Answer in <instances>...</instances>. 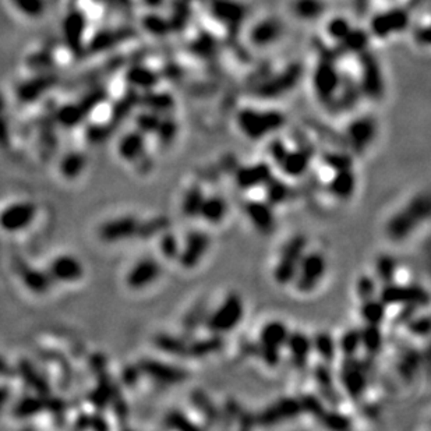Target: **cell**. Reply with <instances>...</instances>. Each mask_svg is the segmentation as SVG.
I'll use <instances>...</instances> for the list:
<instances>
[{"label": "cell", "instance_id": "obj_1", "mask_svg": "<svg viewBox=\"0 0 431 431\" xmlns=\"http://www.w3.org/2000/svg\"><path fill=\"white\" fill-rule=\"evenodd\" d=\"M431 201L427 194H418L399 210L386 224L385 233L393 242L407 239L430 215Z\"/></svg>", "mask_w": 431, "mask_h": 431}, {"label": "cell", "instance_id": "obj_2", "mask_svg": "<svg viewBox=\"0 0 431 431\" xmlns=\"http://www.w3.org/2000/svg\"><path fill=\"white\" fill-rule=\"evenodd\" d=\"M244 317V301L237 293H229L224 301L207 315L205 327L210 332L225 335L236 329Z\"/></svg>", "mask_w": 431, "mask_h": 431}, {"label": "cell", "instance_id": "obj_3", "mask_svg": "<svg viewBox=\"0 0 431 431\" xmlns=\"http://www.w3.org/2000/svg\"><path fill=\"white\" fill-rule=\"evenodd\" d=\"M290 331L282 321L274 320L267 322L258 336L257 354L268 367H276L281 361V352L286 345Z\"/></svg>", "mask_w": 431, "mask_h": 431}, {"label": "cell", "instance_id": "obj_4", "mask_svg": "<svg viewBox=\"0 0 431 431\" xmlns=\"http://www.w3.org/2000/svg\"><path fill=\"white\" fill-rule=\"evenodd\" d=\"M307 249V239L304 235L292 236L282 247L276 265L274 268V281L278 285L293 283L300 260Z\"/></svg>", "mask_w": 431, "mask_h": 431}, {"label": "cell", "instance_id": "obj_5", "mask_svg": "<svg viewBox=\"0 0 431 431\" xmlns=\"http://www.w3.org/2000/svg\"><path fill=\"white\" fill-rule=\"evenodd\" d=\"M386 307L391 306H412V307H423L428 304V292L417 283H396L389 282L384 283L381 289H378L377 295Z\"/></svg>", "mask_w": 431, "mask_h": 431}, {"label": "cell", "instance_id": "obj_6", "mask_svg": "<svg viewBox=\"0 0 431 431\" xmlns=\"http://www.w3.org/2000/svg\"><path fill=\"white\" fill-rule=\"evenodd\" d=\"M285 119L278 112L243 111L237 116L240 130L251 140H260L282 127Z\"/></svg>", "mask_w": 431, "mask_h": 431}, {"label": "cell", "instance_id": "obj_7", "mask_svg": "<svg viewBox=\"0 0 431 431\" xmlns=\"http://www.w3.org/2000/svg\"><path fill=\"white\" fill-rule=\"evenodd\" d=\"M327 272V258L320 251L304 253L297 267L296 278L293 281L297 292L306 295L311 293L322 281Z\"/></svg>", "mask_w": 431, "mask_h": 431}, {"label": "cell", "instance_id": "obj_8", "mask_svg": "<svg viewBox=\"0 0 431 431\" xmlns=\"http://www.w3.org/2000/svg\"><path fill=\"white\" fill-rule=\"evenodd\" d=\"M339 379L346 395L354 402H359L366 395L370 384L368 371L363 361L356 359V356L343 357L339 370Z\"/></svg>", "mask_w": 431, "mask_h": 431}, {"label": "cell", "instance_id": "obj_9", "mask_svg": "<svg viewBox=\"0 0 431 431\" xmlns=\"http://www.w3.org/2000/svg\"><path fill=\"white\" fill-rule=\"evenodd\" d=\"M301 406L299 398L285 396L272 402L264 407L260 413L254 414L256 425L260 427H274L282 423L290 421L301 414Z\"/></svg>", "mask_w": 431, "mask_h": 431}, {"label": "cell", "instance_id": "obj_10", "mask_svg": "<svg viewBox=\"0 0 431 431\" xmlns=\"http://www.w3.org/2000/svg\"><path fill=\"white\" fill-rule=\"evenodd\" d=\"M139 367L141 370V374L164 386L183 384L189 379L190 375L186 368L157 359H143Z\"/></svg>", "mask_w": 431, "mask_h": 431}, {"label": "cell", "instance_id": "obj_11", "mask_svg": "<svg viewBox=\"0 0 431 431\" xmlns=\"http://www.w3.org/2000/svg\"><path fill=\"white\" fill-rule=\"evenodd\" d=\"M211 239L205 232L191 230L185 237V242L180 244V251L178 261L185 269H194L205 257L210 250Z\"/></svg>", "mask_w": 431, "mask_h": 431}, {"label": "cell", "instance_id": "obj_12", "mask_svg": "<svg viewBox=\"0 0 431 431\" xmlns=\"http://www.w3.org/2000/svg\"><path fill=\"white\" fill-rule=\"evenodd\" d=\"M37 215V205L31 201H17L0 211V228L16 233L29 228Z\"/></svg>", "mask_w": 431, "mask_h": 431}, {"label": "cell", "instance_id": "obj_13", "mask_svg": "<svg viewBox=\"0 0 431 431\" xmlns=\"http://www.w3.org/2000/svg\"><path fill=\"white\" fill-rule=\"evenodd\" d=\"M162 267L157 258L144 257L139 260L127 272L126 283L133 290H141L159 279Z\"/></svg>", "mask_w": 431, "mask_h": 431}, {"label": "cell", "instance_id": "obj_14", "mask_svg": "<svg viewBox=\"0 0 431 431\" xmlns=\"http://www.w3.org/2000/svg\"><path fill=\"white\" fill-rule=\"evenodd\" d=\"M272 168L267 162L244 165L236 169L235 182L240 190H253L262 187L272 178Z\"/></svg>", "mask_w": 431, "mask_h": 431}, {"label": "cell", "instance_id": "obj_15", "mask_svg": "<svg viewBox=\"0 0 431 431\" xmlns=\"http://www.w3.org/2000/svg\"><path fill=\"white\" fill-rule=\"evenodd\" d=\"M87 20L83 12L72 9L63 20V38L73 54H80L84 49V34Z\"/></svg>", "mask_w": 431, "mask_h": 431}, {"label": "cell", "instance_id": "obj_16", "mask_svg": "<svg viewBox=\"0 0 431 431\" xmlns=\"http://www.w3.org/2000/svg\"><path fill=\"white\" fill-rule=\"evenodd\" d=\"M244 214L249 218L250 224L262 235H269L276 226L275 214L272 205L267 201L250 200L244 204Z\"/></svg>", "mask_w": 431, "mask_h": 431}, {"label": "cell", "instance_id": "obj_17", "mask_svg": "<svg viewBox=\"0 0 431 431\" xmlns=\"http://www.w3.org/2000/svg\"><path fill=\"white\" fill-rule=\"evenodd\" d=\"M139 226L140 222L136 217H122L105 222L100 229V237L107 243H118L136 236Z\"/></svg>", "mask_w": 431, "mask_h": 431}, {"label": "cell", "instance_id": "obj_18", "mask_svg": "<svg viewBox=\"0 0 431 431\" xmlns=\"http://www.w3.org/2000/svg\"><path fill=\"white\" fill-rule=\"evenodd\" d=\"M331 364L328 363H318L314 368H313V377L315 381V385L318 388L320 396L321 399L331 405L332 407H338L340 403V395L338 392L336 384H335V378L332 374V370L329 367Z\"/></svg>", "mask_w": 431, "mask_h": 431}, {"label": "cell", "instance_id": "obj_19", "mask_svg": "<svg viewBox=\"0 0 431 431\" xmlns=\"http://www.w3.org/2000/svg\"><path fill=\"white\" fill-rule=\"evenodd\" d=\"M49 275L55 281L76 282L83 278L84 267L77 257L70 254H62L51 262Z\"/></svg>", "mask_w": 431, "mask_h": 431}, {"label": "cell", "instance_id": "obj_20", "mask_svg": "<svg viewBox=\"0 0 431 431\" xmlns=\"http://www.w3.org/2000/svg\"><path fill=\"white\" fill-rule=\"evenodd\" d=\"M311 157L313 152L308 148L301 147L296 150H288L278 166L285 176L297 179L308 172L311 165Z\"/></svg>", "mask_w": 431, "mask_h": 431}, {"label": "cell", "instance_id": "obj_21", "mask_svg": "<svg viewBox=\"0 0 431 431\" xmlns=\"http://www.w3.org/2000/svg\"><path fill=\"white\" fill-rule=\"evenodd\" d=\"M290 360L293 363V366L297 370H303L310 359V354L313 352V345H311V338L308 335H306L304 332L296 331V332H290L286 340V345Z\"/></svg>", "mask_w": 431, "mask_h": 431}, {"label": "cell", "instance_id": "obj_22", "mask_svg": "<svg viewBox=\"0 0 431 431\" xmlns=\"http://www.w3.org/2000/svg\"><path fill=\"white\" fill-rule=\"evenodd\" d=\"M346 136H347V141L350 147L354 151L360 152L366 150L374 140L375 125L371 119H367V118L357 119L349 125Z\"/></svg>", "mask_w": 431, "mask_h": 431}, {"label": "cell", "instance_id": "obj_23", "mask_svg": "<svg viewBox=\"0 0 431 431\" xmlns=\"http://www.w3.org/2000/svg\"><path fill=\"white\" fill-rule=\"evenodd\" d=\"M356 185H357L356 175L350 168L332 172V176L327 185V190L334 198L339 201H346L354 194Z\"/></svg>", "mask_w": 431, "mask_h": 431}, {"label": "cell", "instance_id": "obj_24", "mask_svg": "<svg viewBox=\"0 0 431 431\" xmlns=\"http://www.w3.org/2000/svg\"><path fill=\"white\" fill-rule=\"evenodd\" d=\"M421 363H423L421 353L416 347L407 346L403 350H400L398 356L396 371L405 382H412L417 377L421 368Z\"/></svg>", "mask_w": 431, "mask_h": 431}, {"label": "cell", "instance_id": "obj_25", "mask_svg": "<svg viewBox=\"0 0 431 431\" xmlns=\"http://www.w3.org/2000/svg\"><path fill=\"white\" fill-rule=\"evenodd\" d=\"M224 346H225L224 335L210 332V336L200 338V339H189L187 357L203 359V357L221 352Z\"/></svg>", "mask_w": 431, "mask_h": 431}, {"label": "cell", "instance_id": "obj_26", "mask_svg": "<svg viewBox=\"0 0 431 431\" xmlns=\"http://www.w3.org/2000/svg\"><path fill=\"white\" fill-rule=\"evenodd\" d=\"M228 210V201L222 196H205L198 217L210 225H219L226 218Z\"/></svg>", "mask_w": 431, "mask_h": 431}, {"label": "cell", "instance_id": "obj_27", "mask_svg": "<svg viewBox=\"0 0 431 431\" xmlns=\"http://www.w3.org/2000/svg\"><path fill=\"white\" fill-rule=\"evenodd\" d=\"M55 81L56 79L52 75H41L38 77H34L19 87L17 98H20L23 102H33L44 93H47L51 87H54Z\"/></svg>", "mask_w": 431, "mask_h": 431}, {"label": "cell", "instance_id": "obj_28", "mask_svg": "<svg viewBox=\"0 0 431 431\" xmlns=\"http://www.w3.org/2000/svg\"><path fill=\"white\" fill-rule=\"evenodd\" d=\"M119 155L129 162L139 161L146 152V137L141 132H133L126 134L118 146Z\"/></svg>", "mask_w": 431, "mask_h": 431}, {"label": "cell", "instance_id": "obj_29", "mask_svg": "<svg viewBox=\"0 0 431 431\" xmlns=\"http://www.w3.org/2000/svg\"><path fill=\"white\" fill-rule=\"evenodd\" d=\"M190 402L207 423L215 424L219 421L221 409L215 405V402L204 389H194L190 393Z\"/></svg>", "mask_w": 431, "mask_h": 431}, {"label": "cell", "instance_id": "obj_30", "mask_svg": "<svg viewBox=\"0 0 431 431\" xmlns=\"http://www.w3.org/2000/svg\"><path fill=\"white\" fill-rule=\"evenodd\" d=\"M154 345L157 346V349L168 354H172L176 357H187L189 338L162 332L154 336Z\"/></svg>", "mask_w": 431, "mask_h": 431}, {"label": "cell", "instance_id": "obj_31", "mask_svg": "<svg viewBox=\"0 0 431 431\" xmlns=\"http://www.w3.org/2000/svg\"><path fill=\"white\" fill-rule=\"evenodd\" d=\"M311 345H313V352H315L321 361L331 364L338 354V343L336 339L325 331H320L317 332L313 338H311Z\"/></svg>", "mask_w": 431, "mask_h": 431}, {"label": "cell", "instance_id": "obj_32", "mask_svg": "<svg viewBox=\"0 0 431 431\" xmlns=\"http://www.w3.org/2000/svg\"><path fill=\"white\" fill-rule=\"evenodd\" d=\"M360 317L364 324L381 325L386 317V306L378 297H371L360 301Z\"/></svg>", "mask_w": 431, "mask_h": 431}, {"label": "cell", "instance_id": "obj_33", "mask_svg": "<svg viewBox=\"0 0 431 431\" xmlns=\"http://www.w3.org/2000/svg\"><path fill=\"white\" fill-rule=\"evenodd\" d=\"M360 343L361 347L371 356H377L384 346V335L381 332V325L364 324L360 328Z\"/></svg>", "mask_w": 431, "mask_h": 431}, {"label": "cell", "instance_id": "obj_34", "mask_svg": "<svg viewBox=\"0 0 431 431\" xmlns=\"http://www.w3.org/2000/svg\"><path fill=\"white\" fill-rule=\"evenodd\" d=\"M262 187L265 190V201L272 207L286 203L292 196V189L289 185L279 178L272 176Z\"/></svg>", "mask_w": 431, "mask_h": 431}, {"label": "cell", "instance_id": "obj_35", "mask_svg": "<svg viewBox=\"0 0 431 431\" xmlns=\"http://www.w3.org/2000/svg\"><path fill=\"white\" fill-rule=\"evenodd\" d=\"M204 198H205V193H204L201 185H198V183L191 185L185 191V196H183V200H182L183 215L187 217V218L198 217Z\"/></svg>", "mask_w": 431, "mask_h": 431}, {"label": "cell", "instance_id": "obj_36", "mask_svg": "<svg viewBox=\"0 0 431 431\" xmlns=\"http://www.w3.org/2000/svg\"><path fill=\"white\" fill-rule=\"evenodd\" d=\"M22 276L27 288L36 293H45L52 283V276L49 272H42L34 268H26Z\"/></svg>", "mask_w": 431, "mask_h": 431}, {"label": "cell", "instance_id": "obj_37", "mask_svg": "<svg viewBox=\"0 0 431 431\" xmlns=\"http://www.w3.org/2000/svg\"><path fill=\"white\" fill-rule=\"evenodd\" d=\"M208 313H207V304L205 301H198L196 303L183 317V329L186 332V338L193 335L196 332V329L205 322Z\"/></svg>", "mask_w": 431, "mask_h": 431}, {"label": "cell", "instance_id": "obj_38", "mask_svg": "<svg viewBox=\"0 0 431 431\" xmlns=\"http://www.w3.org/2000/svg\"><path fill=\"white\" fill-rule=\"evenodd\" d=\"M398 274V261L389 254H382L375 261V275L377 279L384 285L393 282Z\"/></svg>", "mask_w": 431, "mask_h": 431}, {"label": "cell", "instance_id": "obj_39", "mask_svg": "<svg viewBox=\"0 0 431 431\" xmlns=\"http://www.w3.org/2000/svg\"><path fill=\"white\" fill-rule=\"evenodd\" d=\"M318 423L328 428V430H349L352 428V420L349 416H346L345 413L339 412L338 407H332L331 410L327 407V410L324 412V414L321 416V418L318 420Z\"/></svg>", "mask_w": 431, "mask_h": 431}, {"label": "cell", "instance_id": "obj_40", "mask_svg": "<svg viewBox=\"0 0 431 431\" xmlns=\"http://www.w3.org/2000/svg\"><path fill=\"white\" fill-rule=\"evenodd\" d=\"M338 343V352L343 354V357H353L357 354L361 347L360 343V328H350L342 334Z\"/></svg>", "mask_w": 431, "mask_h": 431}, {"label": "cell", "instance_id": "obj_41", "mask_svg": "<svg viewBox=\"0 0 431 431\" xmlns=\"http://www.w3.org/2000/svg\"><path fill=\"white\" fill-rule=\"evenodd\" d=\"M322 164L332 172L350 169L353 165V158L350 154L343 151H328L322 154Z\"/></svg>", "mask_w": 431, "mask_h": 431}, {"label": "cell", "instance_id": "obj_42", "mask_svg": "<svg viewBox=\"0 0 431 431\" xmlns=\"http://www.w3.org/2000/svg\"><path fill=\"white\" fill-rule=\"evenodd\" d=\"M299 402H300V406H301V412L310 414L317 421L321 418V416L327 410L325 402L321 399V396L314 395V393L301 395L299 398Z\"/></svg>", "mask_w": 431, "mask_h": 431}, {"label": "cell", "instance_id": "obj_43", "mask_svg": "<svg viewBox=\"0 0 431 431\" xmlns=\"http://www.w3.org/2000/svg\"><path fill=\"white\" fill-rule=\"evenodd\" d=\"M84 116H86V113L81 109V107L75 105V104H69V105L62 107L56 113L58 122L65 127L77 126L83 120Z\"/></svg>", "mask_w": 431, "mask_h": 431}, {"label": "cell", "instance_id": "obj_44", "mask_svg": "<svg viewBox=\"0 0 431 431\" xmlns=\"http://www.w3.org/2000/svg\"><path fill=\"white\" fill-rule=\"evenodd\" d=\"M86 168V158L84 155L79 152H72L69 154L61 165V171L65 178L68 179H75L77 178Z\"/></svg>", "mask_w": 431, "mask_h": 431}, {"label": "cell", "instance_id": "obj_45", "mask_svg": "<svg viewBox=\"0 0 431 431\" xmlns=\"http://www.w3.org/2000/svg\"><path fill=\"white\" fill-rule=\"evenodd\" d=\"M159 250L161 254L169 260H178L179 257V251H180V243L179 239L175 233H172L169 229L165 230L164 233H161V239H159Z\"/></svg>", "mask_w": 431, "mask_h": 431}, {"label": "cell", "instance_id": "obj_46", "mask_svg": "<svg viewBox=\"0 0 431 431\" xmlns=\"http://www.w3.org/2000/svg\"><path fill=\"white\" fill-rule=\"evenodd\" d=\"M169 229V219L165 217L154 218L151 221H147L144 224L140 222L137 236H141L143 239H151L154 236H158Z\"/></svg>", "mask_w": 431, "mask_h": 431}, {"label": "cell", "instance_id": "obj_47", "mask_svg": "<svg viewBox=\"0 0 431 431\" xmlns=\"http://www.w3.org/2000/svg\"><path fill=\"white\" fill-rule=\"evenodd\" d=\"M165 427L172 430H182V431H190V430H198L200 425L193 423L183 412L180 410H172L165 416Z\"/></svg>", "mask_w": 431, "mask_h": 431}, {"label": "cell", "instance_id": "obj_48", "mask_svg": "<svg viewBox=\"0 0 431 431\" xmlns=\"http://www.w3.org/2000/svg\"><path fill=\"white\" fill-rule=\"evenodd\" d=\"M12 3L20 13L33 19L42 16L47 9L45 0H12Z\"/></svg>", "mask_w": 431, "mask_h": 431}, {"label": "cell", "instance_id": "obj_49", "mask_svg": "<svg viewBox=\"0 0 431 431\" xmlns=\"http://www.w3.org/2000/svg\"><path fill=\"white\" fill-rule=\"evenodd\" d=\"M356 295L361 300L375 297L378 295V283L371 275H361L356 282Z\"/></svg>", "mask_w": 431, "mask_h": 431}, {"label": "cell", "instance_id": "obj_50", "mask_svg": "<svg viewBox=\"0 0 431 431\" xmlns=\"http://www.w3.org/2000/svg\"><path fill=\"white\" fill-rule=\"evenodd\" d=\"M406 329L409 334L417 338H424L430 332V317L427 314L424 315H413L406 324Z\"/></svg>", "mask_w": 431, "mask_h": 431}, {"label": "cell", "instance_id": "obj_51", "mask_svg": "<svg viewBox=\"0 0 431 431\" xmlns=\"http://www.w3.org/2000/svg\"><path fill=\"white\" fill-rule=\"evenodd\" d=\"M44 403L41 399L37 398H30L27 396L26 399H23L17 407H16V413L22 417H27V416H34L36 413H38L40 410H42Z\"/></svg>", "mask_w": 431, "mask_h": 431}, {"label": "cell", "instance_id": "obj_52", "mask_svg": "<svg viewBox=\"0 0 431 431\" xmlns=\"http://www.w3.org/2000/svg\"><path fill=\"white\" fill-rule=\"evenodd\" d=\"M159 123H161V119L155 113H143L137 118L139 132H141L143 134L157 133Z\"/></svg>", "mask_w": 431, "mask_h": 431}, {"label": "cell", "instance_id": "obj_53", "mask_svg": "<svg viewBox=\"0 0 431 431\" xmlns=\"http://www.w3.org/2000/svg\"><path fill=\"white\" fill-rule=\"evenodd\" d=\"M176 132H178V126H176L175 122H172V120H161L159 127H158L155 134L158 136V139H159V141L162 144H169L175 139Z\"/></svg>", "mask_w": 431, "mask_h": 431}, {"label": "cell", "instance_id": "obj_54", "mask_svg": "<svg viewBox=\"0 0 431 431\" xmlns=\"http://www.w3.org/2000/svg\"><path fill=\"white\" fill-rule=\"evenodd\" d=\"M10 146V134H9V123L5 118V102L2 95H0V147L6 148Z\"/></svg>", "mask_w": 431, "mask_h": 431}, {"label": "cell", "instance_id": "obj_55", "mask_svg": "<svg viewBox=\"0 0 431 431\" xmlns=\"http://www.w3.org/2000/svg\"><path fill=\"white\" fill-rule=\"evenodd\" d=\"M268 151H269V157H271V159L274 161V164H275V165H279L281 161L283 159L286 151H288V147H286V144H285L282 140L278 139V140H274V141L269 144Z\"/></svg>", "mask_w": 431, "mask_h": 431}, {"label": "cell", "instance_id": "obj_56", "mask_svg": "<svg viewBox=\"0 0 431 431\" xmlns=\"http://www.w3.org/2000/svg\"><path fill=\"white\" fill-rule=\"evenodd\" d=\"M29 66H31L34 70H44L51 66V58H48L45 52L33 55L31 58H29Z\"/></svg>", "mask_w": 431, "mask_h": 431}, {"label": "cell", "instance_id": "obj_57", "mask_svg": "<svg viewBox=\"0 0 431 431\" xmlns=\"http://www.w3.org/2000/svg\"><path fill=\"white\" fill-rule=\"evenodd\" d=\"M140 375H141V370L139 366H129L123 371V381L126 385L133 386L137 384Z\"/></svg>", "mask_w": 431, "mask_h": 431}, {"label": "cell", "instance_id": "obj_58", "mask_svg": "<svg viewBox=\"0 0 431 431\" xmlns=\"http://www.w3.org/2000/svg\"><path fill=\"white\" fill-rule=\"evenodd\" d=\"M0 374H3V375H10L12 374L10 368L8 367V364L2 359H0Z\"/></svg>", "mask_w": 431, "mask_h": 431}, {"label": "cell", "instance_id": "obj_59", "mask_svg": "<svg viewBox=\"0 0 431 431\" xmlns=\"http://www.w3.org/2000/svg\"><path fill=\"white\" fill-rule=\"evenodd\" d=\"M8 396H9V392H6L5 389H0V406L6 402Z\"/></svg>", "mask_w": 431, "mask_h": 431}]
</instances>
